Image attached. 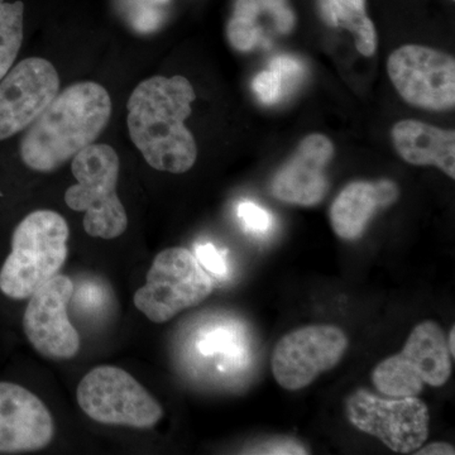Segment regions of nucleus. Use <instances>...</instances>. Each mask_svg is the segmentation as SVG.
<instances>
[{
  "mask_svg": "<svg viewBox=\"0 0 455 455\" xmlns=\"http://www.w3.org/2000/svg\"><path fill=\"white\" fill-rule=\"evenodd\" d=\"M196 95L184 76L145 80L128 100L132 142L149 166L164 172H188L196 163L197 148L185 125Z\"/></svg>",
  "mask_w": 455,
  "mask_h": 455,
  "instance_id": "1",
  "label": "nucleus"
},
{
  "mask_svg": "<svg viewBox=\"0 0 455 455\" xmlns=\"http://www.w3.org/2000/svg\"><path fill=\"white\" fill-rule=\"evenodd\" d=\"M112 116V99L98 83L68 86L29 125L20 154L27 167L52 172L92 145Z\"/></svg>",
  "mask_w": 455,
  "mask_h": 455,
  "instance_id": "2",
  "label": "nucleus"
},
{
  "mask_svg": "<svg viewBox=\"0 0 455 455\" xmlns=\"http://www.w3.org/2000/svg\"><path fill=\"white\" fill-rule=\"evenodd\" d=\"M70 235L62 215L36 211L18 224L12 250L0 268V291L13 300H26L60 274L68 259Z\"/></svg>",
  "mask_w": 455,
  "mask_h": 455,
  "instance_id": "3",
  "label": "nucleus"
},
{
  "mask_svg": "<svg viewBox=\"0 0 455 455\" xmlns=\"http://www.w3.org/2000/svg\"><path fill=\"white\" fill-rule=\"evenodd\" d=\"M119 167L109 145L86 147L71 164L77 184L66 190L65 203L75 212H85L84 229L95 238H118L127 230V212L116 194Z\"/></svg>",
  "mask_w": 455,
  "mask_h": 455,
  "instance_id": "4",
  "label": "nucleus"
},
{
  "mask_svg": "<svg viewBox=\"0 0 455 455\" xmlns=\"http://www.w3.org/2000/svg\"><path fill=\"white\" fill-rule=\"evenodd\" d=\"M214 283L187 248H167L155 257L146 283L133 302L156 324L170 322L181 311L197 307L212 295Z\"/></svg>",
  "mask_w": 455,
  "mask_h": 455,
  "instance_id": "5",
  "label": "nucleus"
},
{
  "mask_svg": "<svg viewBox=\"0 0 455 455\" xmlns=\"http://www.w3.org/2000/svg\"><path fill=\"white\" fill-rule=\"evenodd\" d=\"M451 355L442 326L433 320L416 325L405 347L372 372L374 387L386 396L416 397L424 383L442 387L451 376Z\"/></svg>",
  "mask_w": 455,
  "mask_h": 455,
  "instance_id": "6",
  "label": "nucleus"
},
{
  "mask_svg": "<svg viewBox=\"0 0 455 455\" xmlns=\"http://www.w3.org/2000/svg\"><path fill=\"white\" fill-rule=\"evenodd\" d=\"M76 398L84 414L100 424L151 429L164 416L158 401L119 367L92 368L77 386Z\"/></svg>",
  "mask_w": 455,
  "mask_h": 455,
  "instance_id": "7",
  "label": "nucleus"
},
{
  "mask_svg": "<svg viewBox=\"0 0 455 455\" xmlns=\"http://www.w3.org/2000/svg\"><path fill=\"white\" fill-rule=\"evenodd\" d=\"M346 411L353 427L396 453H414L429 436V409L418 397L386 400L359 388L347 400Z\"/></svg>",
  "mask_w": 455,
  "mask_h": 455,
  "instance_id": "8",
  "label": "nucleus"
},
{
  "mask_svg": "<svg viewBox=\"0 0 455 455\" xmlns=\"http://www.w3.org/2000/svg\"><path fill=\"white\" fill-rule=\"evenodd\" d=\"M347 334L335 325L304 326L284 335L272 355V373L284 390L298 391L333 370L348 349Z\"/></svg>",
  "mask_w": 455,
  "mask_h": 455,
  "instance_id": "9",
  "label": "nucleus"
},
{
  "mask_svg": "<svg viewBox=\"0 0 455 455\" xmlns=\"http://www.w3.org/2000/svg\"><path fill=\"white\" fill-rule=\"evenodd\" d=\"M387 71L406 103L430 110L454 108L455 61L448 53L406 44L388 57Z\"/></svg>",
  "mask_w": 455,
  "mask_h": 455,
  "instance_id": "10",
  "label": "nucleus"
},
{
  "mask_svg": "<svg viewBox=\"0 0 455 455\" xmlns=\"http://www.w3.org/2000/svg\"><path fill=\"white\" fill-rule=\"evenodd\" d=\"M73 295V281L59 274L29 298L23 314V331L33 348L44 357L66 361L79 353L80 335L68 315Z\"/></svg>",
  "mask_w": 455,
  "mask_h": 455,
  "instance_id": "11",
  "label": "nucleus"
},
{
  "mask_svg": "<svg viewBox=\"0 0 455 455\" xmlns=\"http://www.w3.org/2000/svg\"><path fill=\"white\" fill-rule=\"evenodd\" d=\"M60 90L55 66L29 57L0 80V140L27 130L50 106Z\"/></svg>",
  "mask_w": 455,
  "mask_h": 455,
  "instance_id": "12",
  "label": "nucleus"
},
{
  "mask_svg": "<svg viewBox=\"0 0 455 455\" xmlns=\"http://www.w3.org/2000/svg\"><path fill=\"white\" fill-rule=\"evenodd\" d=\"M55 424L40 397L13 382H0V454L31 453L52 442Z\"/></svg>",
  "mask_w": 455,
  "mask_h": 455,
  "instance_id": "13",
  "label": "nucleus"
},
{
  "mask_svg": "<svg viewBox=\"0 0 455 455\" xmlns=\"http://www.w3.org/2000/svg\"><path fill=\"white\" fill-rule=\"evenodd\" d=\"M333 156V143L323 134L305 137L272 179V196L291 205L314 206L322 203L329 190L325 171Z\"/></svg>",
  "mask_w": 455,
  "mask_h": 455,
  "instance_id": "14",
  "label": "nucleus"
},
{
  "mask_svg": "<svg viewBox=\"0 0 455 455\" xmlns=\"http://www.w3.org/2000/svg\"><path fill=\"white\" fill-rule=\"evenodd\" d=\"M400 196L394 181H355L335 197L331 208V223L343 241H357L367 229L377 211L392 205Z\"/></svg>",
  "mask_w": 455,
  "mask_h": 455,
  "instance_id": "15",
  "label": "nucleus"
},
{
  "mask_svg": "<svg viewBox=\"0 0 455 455\" xmlns=\"http://www.w3.org/2000/svg\"><path fill=\"white\" fill-rule=\"evenodd\" d=\"M397 154L415 166H435L455 179L454 131L419 121H401L391 131Z\"/></svg>",
  "mask_w": 455,
  "mask_h": 455,
  "instance_id": "16",
  "label": "nucleus"
},
{
  "mask_svg": "<svg viewBox=\"0 0 455 455\" xmlns=\"http://www.w3.org/2000/svg\"><path fill=\"white\" fill-rule=\"evenodd\" d=\"M323 17L331 26L348 29L362 55H374L379 44L376 27L367 16L366 0H320Z\"/></svg>",
  "mask_w": 455,
  "mask_h": 455,
  "instance_id": "17",
  "label": "nucleus"
},
{
  "mask_svg": "<svg viewBox=\"0 0 455 455\" xmlns=\"http://www.w3.org/2000/svg\"><path fill=\"white\" fill-rule=\"evenodd\" d=\"M25 4L0 0V80L16 61L23 42Z\"/></svg>",
  "mask_w": 455,
  "mask_h": 455,
  "instance_id": "18",
  "label": "nucleus"
},
{
  "mask_svg": "<svg viewBox=\"0 0 455 455\" xmlns=\"http://www.w3.org/2000/svg\"><path fill=\"white\" fill-rule=\"evenodd\" d=\"M131 13V22L134 29L139 32H154L161 26L164 14L160 7L169 4L170 0H133Z\"/></svg>",
  "mask_w": 455,
  "mask_h": 455,
  "instance_id": "19",
  "label": "nucleus"
},
{
  "mask_svg": "<svg viewBox=\"0 0 455 455\" xmlns=\"http://www.w3.org/2000/svg\"><path fill=\"white\" fill-rule=\"evenodd\" d=\"M228 40L239 51H251L257 46L260 38V29L256 20L233 16L227 27Z\"/></svg>",
  "mask_w": 455,
  "mask_h": 455,
  "instance_id": "20",
  "label": "nucleus"
},
{
  "mask_svg": "<svg viewBox=\"0 0 455 455\" xmlns=\"http://www.w3.org/2000/svg\"><path fill=\"white\" fill-rule=\"evenodd\" d=\"M252 86L260 103L266 104V106L276 104L289 89L283 76L272 68L257 75Z\"/></svg>",
  "mask_w": 455,
  "mask_h": 455,
  "instance_id": "21",
  "label": "nucleus"
},
{
  "mask_svg": "<svg viewBox=\"0 0 455 455\" xmlns=\"http://www.w3.org/2000/svg\"><path fill=\"white\" fill-rule=\"evenodd\" d=\"M236 214L243 223L245 229L254 235L267 233L271 229L272 221H274L272 215L266 209L252 202L239 204Z\"/></svg>",
  "mask_w": 455,
  "mask_h": 455,
  "instance_id": "22",
  "label": "nucleus"
},
{
  "mask_svg": "<svg viewBox=\"0 0 455 455\" xmlns=\"http://www.w3.org/2000/svg\"><path fill=\"white\" fill-rule=\"evenodd\" d=\"M196 259L212 274L226 277L228 274L227 260L221 256L220 251L211 243L197 245Z\"/></svg>",
  "mask_w": 455,
  "mask_h": 455,
  "instance_id": "23",
  "label": "nucleus"
},
{
  "mask_svg": "<svg viewBox=\"0 0 455 455\" xmlns=\"http://www.w3.org/2000/svg\"><path fill=\"white\" fill-rule=\"evenodd\" d=\"M251 454H307L309 451L299 440L277 438L268 440L259 447L253 448Z\"/></svg>",
  "mask_w": 455,
  "mask_h": 455,
  "instance_id": "24",
  "label": "nucleus"
},
{
  "mask_svg": "<svg viewBox=\"0 0 455 455\" xmlns=\"http://www.w3.org/2000/svg\"><path fill=\"white\" fill-rule=\"evenodd\" d=\"M259 3L272 14L281 32L291 31L292 27L295 26V16L287 5V0H259Z\"/></svg>",
  "mask_w": 455,
  "mask_h": 455,
  "instance_id": "25",
  "label": "nucleus"
},
{
  "mask_svg": "<svg viewBox=\"0 0 455 455\" xmlns=\"http://www.w3.org/2000/svg\"><path fill=\"white\" fill-rule=\"evenodd\" d=\"M199 350L205 355H215V353L235 355V341L227 331H218L200 341Z\"/></svg>",
  "mask_w": 455,
  "mask_h": 455,
  "instance_id": "26",
  "label": "nucleus"
},
{
  "mask_svg": "<svg viewBox=\"0 0 455 455\" xmlns=\"http://www.w3.org/2000/svg\"><path fill=\"white\" fill-rule=\"evenodd\" d=\"M269 68L276 70L283 76L287 88L298 82L299 77L304 74V68L299 60L291 56H277L269 62Z\"/></svg>",
  "mask_w": 455,
  "mask_h": 455,
  "instance_id": "27",
  "label": "nucleus"
},
{
  "mask_svg": "<svg viewBox=\"0 0 455 455\" xmlns=\"http://www.w3.org/2000/svg\"><path fill=\"white\" fill-rule=\"evenodd\" d=\"M259 13V0H235L233 16L256 20Z\"/></svg>",
  "mask_w": 455,
  "mask_h": 455,
  "instance_id": "28",
  "label": "nucleus"
},
{
  "mask_svg": "<svg viewBox=\"0 0 455 455\" xmlns=\"http://www.w3.org/2000/svg\"><path fill=\"white\" fill-rule=\"evenodd\" d=\"M418 455H454L455 449L453 445L449 443L436 442L431 443L427 447H420L418 451H415Z\"/></svg>",
  "mask_w": 455,
  "mask_h": 455,
  "instance_id": "29",
  "label": "nucleus"
},
{
  "mask_svg": "<svg viewBox=\"0 0 455 455\" xmlns=\"http://www.w3.org/2000/svg\"><path fill=\"white\" fill-rule=\"evenodd\" d=\"M454 343H455V328L453 326V328L451 329V331H449V335H448V338H447V344H448L449 352H451V355L453 358H454V355H455V346H454Z\"/></svg>",
  "mask_w": 455,
  "mask_h": 455,
  "instance_id": "30",
  "label": "nucleus"
}]
</instances>
